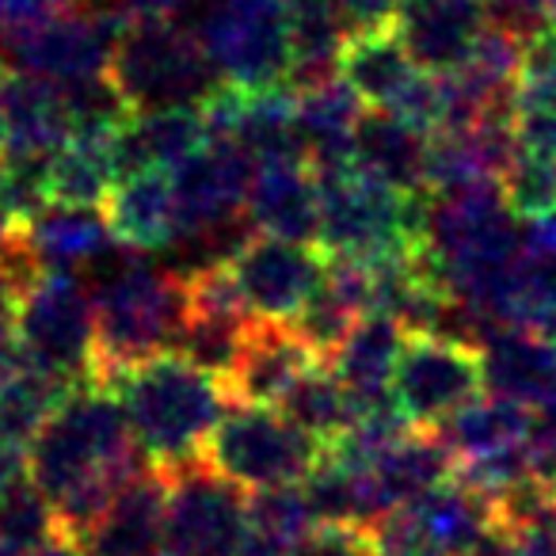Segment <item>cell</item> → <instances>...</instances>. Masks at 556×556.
I'll return each mask as SVG.
<instances>
[{
	"instance_id": "obj_27",
	"label": "cell",
	"mask_w": 556,
	"mask_h": 556,
	"mask_svg": "<svg viewBox=\"0 0 556 556\" xmlns=\"http://www.w3.org/2000/svg\"><path fill=\"white\" fill-rule=\"evenodd\" d=\"M404 328L396 325L389 313L370 309L340 348L328 355L332 370L340 374V381L348 386V393L355 396L358 408H370L393 396V370L401 358Z\"/></svg>"
},
{
	"instance_id": "obj_20",
	"label": "cell",
	"mask_w": 556,
	"mask_h": 556,
	"mask_svg": "<svg viewBox=\"0 0 556 556\" xmlns=\"http://www.w3.org/2000/svg\"><path fill=\"white\" fill-rule=\"evenodd\" d=\"M488 393L538 408L556 389V343L530 328L492 325L480 332Z\"/></svg>"
},
{
	"instance_id": "obj_21",
	"label": "cell",
	"mask_w": 556,
	"mask_h": 556,
	"mask_svg": "<svg viewBox=\"0 0 556 556\" xmlns=\"http://www.w3.org/2000/svg\"><path fill=\"white\" fill-rule=\"evenodd\" d=\"M454 472V450L446 446L439 427H408L378 462L366 465V480H370L378 518L386 510L401 507V503H412L416 495L431 492L434 484L450 480Z\"/></svg>"
},
{
	"instance_id": "obj_13",
	"label": "cell",
	"mask_w": 556,
	"mask_h": 556,
	"mask_svg": "<svg viewBox=\"0 0 556 556\" xmlns=\"http://www.w3.org/2000/svg\"><path fill=\"white\" fill-rule=\"evenodd\" d=\"M248 313L255 320H290L305 309L313 290L328 270L325 248L302 244V240L252 232L237 252L225 260Z\"/></svg>"
},
{
	"instance_id": "obj_34",
	"label": "cell",
	"mask_w": 556,
	"mask_h": 556,
	"mask_svg": "<svg viewBox=\"0 0 556 556\" xmlns=\"http://www.w3.org/2000/svg\"><path fill=\"white\" fill-rule=\"evenodd\" d=\"M317 526L302 484L263 488L248 500V533L240 556H287Z\"/></svg>"
},
{
	"instance_id": "obj_26",
	"label": "cell",
	"mask_w": 556,
	"mask_h": 556,
	"mask_svg": "<svg viewBox=\"0 0 556 556\" xmlns=\"http://www.w3.org/2000/svg\"><path fill=\"white\" fill-rule=\"evenodd\" d=\"M366 313H370V267L328 255V270L320 278V287L313 290L305 309L290 325L320 358H328Z\"/></svg>"
},
{
	"instance_id": "obj_44",
	"label": "cell",
	"mask_w": 556,
	"mask_h": 556,
	"mask_svg": "<svg viewBox=\"0 0 556 556\" xmlns=\"http://www.w3.org/2000/svg\"><path fill=\"white\" fill-rule=\"evenodd\" d=\"M492 9H500L503 16H510V20H522V16H545V0H488Z\"/></svg>"
},
{
	"instance_id": "obj_19",
	"label": "cell",
	"mask_w": 556,
	"mask_h": 556,
	"mask_svg": "<svg viewBox=\"0 0 556 556\" xmlns=\"http://www.w3.org/2000/svg\"><path fill=\"white\" fill-rule=\"evenodd\" d=\"M103 214H108L115 240L130 252H161L176 244L179 210L172 168H141L118 176L103 202Z\"/></svg>"
},
{
	"instance_id": "obj_37",
	"label": "cell",
	"mask_w": 556,
	"mask_h": 556,
	"mask_svg": "<svg viewBox=\"0 0 556 556\" xmlns=\"http://www.w3.org/2000/svg\"><path fill=\"white\" fill-rule=\"evenodd\" d=\"M287 556H378L370 526L358 522H317Z\"/></svg>"
},
{
	"instance_id": "obj_16",
	"label": "cell",
	"mask_w": 556,
	"mask_h": 556,
	"mask_svg": "<svg viewBox=\"0 0 556 556\" xmlns=\"http://www.w3.org/2000/svg\"><path fill=\"white\" fill-rule=\"evenodd\" d=\"M248 222L255 232L317 244L320 237V176L305 156H278L255 164L248 187Z\"/></svg>"
},
{
	"instance_id": "obj_39",
	"label": "cell",
	"mask_w": 556,
	"mask_h": 556,
	"mask_svg": "<svg viewBox=\"0 0 556 556\" xmlns=\"http://www.w3.org/2000/svg\"><path fill=\"white\" fill-rule=\"evenodd\" d=\"M530 446H533V465H538V477L556 484V389L548 401H541L533 408V434H530Z\"/></svg>"
},
{
	"instance_id": "obj_15",
	"label": "cell",
	"mask_w": 556,
	"mask_h": 556,
	"mask_svg": "<svg viewBox=\"0 0 556 556\" xmlns=\"http://www.w3.org/2000/svg\"><path fill=\"white\" fill-rule=\"evenodd\" d=\"M164 510H168V469L146 462L118 484L103 515L77 538L85 556H156Z\"/></svg>"
},
{
	"instance_id": "obj_35",
	"label": "cell",
	"mask_w": 556,
	"mask_h": 556,
	"mask_svg": "<svg viewBox=\"0 0 556 556\" xmlns=\"http://www.w3.org/2000/svg\"><path fill=\"white\" fill-rule=\"evenodd\" d=\"M54 533H62L58 510L50 495L31 480V472L0 492V545L27 553V548L50 541Z\"/></svg>"
},
{
	"instance_id": "obj_31",
	"label": "cell",
	"mask_w": 556,
	"mask_h": 556,
	"mask_svg": "<svg viewBox=\"0 0 556 556\" xmlns=\"http://www.w3.org/2000/svg\"><path fill=\"white\" fill-rule=\"evenodd\" d=\"M492 325H515L556 343V255L526 240L495 298Z\"/></svg>"
},
{
	"instance_id": "obj_10",
	"label": "cell",
	"mask_w": 556,
	"mask_h": 556,
	"mask_svg": "<svg viewBox=\"0 0 556 556\" xmlns=\"http://www.w3.org/2000/svg\"><path fill=\"white\" fill-rule=\"evenodd\" d=\"M248 500L252 492L210 469L202 457L168 469V510L156 556H240Z\"/></svg>"
},
{
	"instance_id": "obj_22",
	"label": "cell",
	"mask_w": 556,
	"mask_h": 556,
	"mask_svg": "<svg viewBox=\"0 0 556 556\" xmlns=\"http://www.w3.org/2000/svg\"><path fill=\"white\" fill-rule=\"evenodd\" d=\"M210 141L206 115L199 108L134 111L115 134L118 176L141 168H176Z\"/></svg>"
},
{
	"instance_id": "obj_18",
	"label": "cell",
	"mask_w": 556,
	"mask_h": 556,
	"mask_svg": "<svg viewBox=\"0 0 556 556\" xmlns=\"http://www.w3.org/2000/svg\"><path fill=\"white\" fill-rule=\"evenodd\" d=\"M317 351L282 320H252L244 348L232 363L225 389L244 404H282L298 378L317 363Z\"/></svg>"
},
{
	"instance_id": "obj_30",
	"label": "cell",
	"mask_w": 556,
	"mask_h": 556,
	"mask_svg": "<svg viewBox=\"0 0 556 556\" xmlns=\"http://www.w3.org/2000/svg\"><path fill=\"white\" fill-rule=\"evenodd\" d=\"M115 134L118 130H77L50 156V202L103 210L111 187L118 184Z\"/></svg>"
},
{
	"instance_id": "obj_38",
	"label": "cell",
	"mask_w": 556,
	"mask_h": 556,
	"mask_svg": "<svg viewBox=\"0 0 556 556\" xmlns=\"http://www.w3.org/2000/svg\"><path fill=\"white\" fill-rule=\"evenodd\" d=\"M77 4L80 0H0V47L50 24L54 16L77 9Z\"/></svg>"
},
{
	"instance_id": "obj_4",
	"label": "cell",
	"mask_w": 556,
	"mask_h": 556,
	"mask_svg": "<svg viewBox=\"0 0 556 556\" xmlns=\"http://www.w3.org/2000/svg\"><path fill=\"white\" fill-rule=\"evenodd\" d=\"M320 176V237L317 244L340 260L374 263L408 255L424 244L431 194H404L381 179L343 164Z\"/></svg>"
},
{
	"instance_id": "obj_32",
	"label": "cell",
	"mask_w": 556,
	"mask_h": 556,
	"mask_svg": "<svg viewBox=\"0 0 556 556\" xmlns=\"http://www.w3.org/2000/svg\"><path fill=\"white\" fill-rule=\"evenodd\" d=\"M278 408L287 412L302 431H309L320 446H332L351 431V424L358 419V404L348 393V386L340 381V374L332 370L328 358H317L302 378L290 386V393L282 396Z\"/></svg>"
},
{
	"instance_id": "obj_46",
	"label": "cell",
	"mask_w": 556,
	"mask_h": 556,
	"mask_svg": "<svg viewBox=\"0 0 556 556\" xmlns=\"http://www.w3.org/2000/svg\"><path fill=\"white\" fill-rule=\"evenodd\" d=\"M16 232V217H12V210H9V202L0 199V248L9 244V237Z\"/></svg>"
},
{
	"instance_id": "obj_43",
	"label": "cell",
	"mask_w": 556,
	"mask_h": 556,
	"mask_svg": "<svg viewBox=\"0 0 556 556\" xmlns=\"http://www.w3.org/2000/svg\"><path fill=\"white\" fill-rule=\"evenodd\" d=\"M20 556H85V548L77 545V538H70V533L62 530V533H54L50 541L27 548V553H20Z\"/></svg>"
},
{
	"instance_id": "obj_45",
	"label": "cell",
	"mask_w": 556,
	"mask_h": 556,
	"mask_svg": "<svg viewBox=\"0 0 556 556\" xmlns=\"http://www.w3.org/2000/svg\"><path fill=\"white\" fill-rule=\"evenodd\" d=\"M469 556H510V545H507V538H503V530L495 526L492 533H488L484 541H480L477 548H472Z\"/></svg>"
},
{
	"instance_id": "obj_33",
	"label": "cell",
	"mask_w": 556,
	"mask_h": 556,
	"mask_svg": "<svg viewBox=\"0 0 556 556\" xmlns=\"http://www.w3.org/2000/svg\"><path fill=\"white\" fill-rule=\"evenodd\" d=\"M73 386L77 381L20 358L9 378L0 381V431L9 434V439H16L20 446H31L35 434L47 427V419L70 396Z\"/></svg>"
},
{
	"instance_id": "obj_12",
	"label": "cell",
	"mask_w": 556,
	"mask_h": 556,
	"mask_svg": "<svg viewBox=\"0 0 556 556\" xmlns=\"http://www.w3.org/2000/svg\"><path fill=\"white\" fill-rule=\"evenodd\" d=\"M115 42L118 20L111 16V9H103L96 0H80L77 9L62 12L50 24L4 42L0 58L12 70H27L35 77H47L54 85L73 88L108 77Z\"/></svg>"
},
{
	"instance_id": "obj_17",
	"label": "cell",
	"mask_w": 556,
	"mask_h": 556,
	"mask_svg": "<svg viewBox=\"0 0 556 556\" xmlns=\"http://www.w3.org/2000/svg\"><path fill=\"white\" fill-rule=\"evenodd\" d=\"M0 115H4V153L54 156L77 134L65 85L35 77L27 70H9L0 92Z\"/></svg>"
},
{
	"instance_id": "obj_14",
	"label": "cell",
	"mask_w": 556,
	"mask_h": 556,
	"mask_svg": "<svg viewBox=\"0 0 556 556\" xmlns=\"http://www.w3.org/2000/svg\"><path fill=\"white\" fill-rule=\"evenodd\" d=\"M492 20L488 0H401L393 31L424 70L450 77L477 54Z\"/></svg>"
},
{
	"instance_id": "obj_9",
	"label": "cell",
	"mask_w": 556,
	"mask_h": 556,
	"mask_svg": "<svg viewBox=\"0 0 556 556\" xmlns=\"http://www.w3.org/2000/svg\"><path fill=\"white\" fill-rule=\"evenodd\" d=\"M340 77L355 88L366 108L389 111L427 134L442 130L450 118L446 77L424 70L393 27L351 31L340 50Z\"/></svg>"
},
{
	"instance_id": "obj_5",
	"label": "cell",
	"mask_w": 556,
	"mask_h": 556,
	"mask_svg": "<svg viewBox=\"0 0 556 556\" xmlns=\"http://www.w3.org/2000/svg\"><path fill=\"white\" fill-rule=\"evenodd\" d=\"M108 80L134 111L199 108L222 85L202 47L199 20H146L118 27Z\"/></svg>"
},
{
	"instance_id": "obj_2",
	"label": "cell",
	"mask_w": 556,
	"mask_h": 556,
	"mask_svg": "<svg viewBox=\"0 0 556 556\" xmlns=\"http://www.w3.org/2000/svg\"><path fill=\"white\" fill-rule=\"evenodd\" d=\"M108 386L118 393L134 439L156 469H176L202 457V446L232 401L217 374L202 370L179 351L141 358L118 370Z\"/></svg>"
},
{
	"instance_id": "obj_36",
	"label": "cell",
	"mask_w": 556,
	"mask_h": 556,
	"mask_svg": "<svg viewBox=\"0 0 556 556\" xmlns=\"http://www.w3.org/2000/svg\"><path fill=\"white\" fill-rule=\"evenodd\" d=\"M503 194H507L510 210L522 222L556 210V156L518 149L515 164H510L507 179H503Z\"/></svg>"
},
{
	"instance_id": "obj_29",
	"label": "cell",
	"mask_w": 556,
	"mask_h": 556,
	"mask_svg": "<svg viewBox=\"0 0 556 556\" xmlns=\"http://www.w3.org/2000/svg\"><path fill=\"white\" fill-rule=\"evenodd\" d=\"M24 240L35 248L47 267H77V263H96L118 244L108 225V214L96 206H65L50 202L42 214L20 225Z\"/></svg>"
},
{
	"instance_id": "obj_25",
	"label": "cell",
	"mask_w": 556,
	"mask_h": 556,
	"mask_svg": "<svg viewBox=\"0 0 556 556\" xmlns=\"http://www.w3.org/2000/svg\"><path fill=\"white\" fill-rule=\"evenodd\" d=\"M518 146L556 156V20H541L526 35L522 65L510 92Z\"/></svg>"
},
{
	"instance_id": "obj_48",
	"label": "cell",
	"mask_w": 556,
	"mask_h": 556,
	"mask_svg": "<svg viewBox=\"0 0 556 556\" xmlns=\"http://www.w3.org/2000/svg\"><path fill=\"white\" fill-rule=\"evenodd\" d=\"M545 16L556 20V0H545Z\"/></svg>"
},
{
	"instance_id": "obj_6",
	"label": "cell",
	"mask_w": 556,
	"mask_h": 556,
	"mask_svg": "<svg viewBox=\"0 0 556 556\" xmlns=\"http://www.w3.org/2000/svg\"><path fill=\"white\" fill-rule=\"evenodd\" d=\"M320 457H325V446L309 431H302L278 404L244 401H229L214 434L202 446V462L244 492L302 484L317 469Z\"/></svg>"
},
{
	"instance_id": "obj_49",
	"label": "cell",
	"mask_w": 556,
	"mask_h": 556,
	"mask_svg": "<svg viewBox=\"0 0 556 556\" xmlns=\"http://www.w3.org/2000/svg\"><path fill=\"white\" fill-rule=\"evenodd\" d=\"M0 556H20L16 548H9V545H0Z\"/></svg>"
},
{
	"instance_id": "obj_47",
	"label": "cell",
	"mask_w": 556,
	"mask_h": 556,
	"mask_svg": "<svg viewBox=\"0 0 556 556\" xmlns=\"http://www.w3.org/2000/svg\"><path fill=\"white\" fill-rule=\"evenodd\" d=\"M9 70L12 65L0 58V92H4V77H9ZM0 156H4V115H0Z\"/></svg>"
},
{
	"instance_id": "obj_23",
	"label": "cell",
	"mask_w": 556,
	"mask_h": 556,
	"mask_svg": "<svg viewBox=\"0 0 556 556\" xmlns=\"http://www.w3.org/2000/svg\"><path fill=\"white\" fill-rule=\"evenodd\" d=\"M427 153H431L427 130L389 115V111H363L351 164L363 168L366 176L404 194H431L427 191Z\"/></svg>"
},
{
	"instance_id": "obj_42",
	"label": "cell",
	"mask_w": 556,
	"mask_h": 556,
	"mask_svg": "<svg viewBox=\"0 0 556 556\" xmlns=\"http://www.w3.org/2000/svg\"><path fill=\"white\" fill-rule=\"evenodd\" d=\"M526 240H530L533 248H541V252L556 255V210L526 217Z\"/></svg>"
},
{
	"instance_id": "obj_28",
	"label": "cell",
	"mask_w": 556,
	"mask_h": 556,
	"mask_svg": "<svg viewBox=\"0 0 556 556\" xmlns=\"http://www.w3.org/2000/svg\"><path fill=\"white\" fill-rule=\"evenodd\" d=\"M446 446L454 450L457 469L492 462L510 450H522L533 434V408L507 396H477L457 408L446 424H439Z\"/></svg>"
},
{
	"instance_id": "obj_3",
	"label": "cell",
	"mask_w": 556,
	"mask_h": 556,
	"mask_svg": "<svg viewBox=\"0 0 556 556\" xmlns=\"http://www.w3.org/2000/svg\"><path fill=\"white\" fill-rule=\"evenodd\" d=\"M96 305V381L176 351L187 325V270L149 263L115 267L92 294Z\"/></svg>"
},
{
	"instance_id": "obj_7",
	"label": "cell",
	"mask_w": 556,
	"mask_h": 556,
	"mask_svg": "<svg viewBox=\"0 0 556 556\" xmlns=\"http://www.w3.org/2000/svg\"><path fill=\"white\" fill-rule=\"evenodd\" d=\"M199 35L222 85H290L294 73L290 0H202Z\"/></svg>"
},
{
	"instance_id": "obj_11",
	"label": "cell",
	"mask_w": 556,
	"mask_h": 556,
	"mask_svg": "<svg viewBox=\"0 0 556 556\" xmlns=\"http://www.w3.org/2000/svg\"><path fill=\"white\" fill-rule=\"evenodd\" d=\"M484 389L480 343L450 332H404L393 401L412 427H439Z\"/></svg>"
},
{
	"instance_id": "obj_8",
	"label": "cell",
	"mask_w": 556,
	"mask_h": 556,
	"mask_svg": "<svg viewBox=\"0 0 556 556\" xmlns=\"http://www.w3.org/2000/svg\"><path fill=\"white\" fill-rule=\"evenodd\" d=\"M16 343L35 366L70 381L96 374V305L73 267H42L16 294Z\"/></svg>"
},
{
	"instance_id": "obj_40",
	"label": "cell",
	"mask_w": 556,
	"mask_h": 556,
	"mask_svg": "<svg viewBox=\"0 0 556 556\" xmlns=\"http://www.w3.org/2000/svg\"><path fill=\"white\" fill-rule=\"evenodd\" d=\"M351 31H381L393 27L401 0H336Z\"/></svg>"
},
{
	"instance_id": "obj_24",
	"label": "cell",
	"mask_w": 556,
	"mask_h": 556,
	"mask_svg": "<svg viewBox=\"0 0 556 556\" xmlns=\"http://www.w3.org/2000/svg\"><path fill=\"white\" fill-rule=\"evenodd\" d=\"M358 118H363V100L340 73L298 88V130H302L305 161L317 172L351 164Z\"/></svg>"
},
{
	"instance_id": "obj_1",
	"label": "cell",
	"mask_w": 556,
	"mask_h": 556,
	"mask_svg": "<svg viewBox=\"0 0 556 556\" xmlns=\"http://www.w3.org/2000/svg\"><path fill=\"white\" fill-rule=\"evenodd\" d=\"M146 462L118 393L96 378L77 381L27 446V472L50 495L70 538H80Z\"/></svg>"
},
{
	"instance_id": "obj_41",
	"label": "cell",
	"mask_w": 556,
	"mask_h": 556,
	"mask_svg": "<svg viewBox=\"0 0 556 556\" xmlns=\"http://www.w3.org/2000/svg\"><path fill=\"white\" fill-rule=\"evenodd\" d=\"M27 477V446L0 431V492Z\"/></svg>"
}]
</instances>
